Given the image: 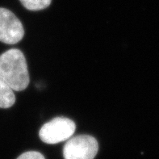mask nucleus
Instances as JSON below:
<instances>
[{"instance_id":"nucleus-1","label":"nucleus","mask_w":159,"mask_h":159,"mask_svg":"<svg viewBox=\"0 0 159 159\" xmlns=\"http://www.w3.org/2000/svg\"><path fill=\"white\" fill-rule=\"evenodd\" d=\"M0 79L13 91H21L28 87L30 79L24 53L11 48L0 55Z\"/></svg>"},{"instance_id":"nucleus-2","label":"nucleus","mask_w":159,"mask_h":159,"mask_svg":"<svg viewBox=\"0 0 159 159\" xmlns=\"http://www.w3.org/2000/svg\"><path fill=\"white\" fill-rule=\"evenodd\" d=\"M76 125L66 117H56L43 125L40 132V140L47 144H57L69 140L75 133Z\"/></svg>"},{"instance_id":"nucleus-3","label":"nucleus","mask_w":159,"mask_h":159,"mask_svg":"<svg viewBox=\"0 0 159 159\" xmlns=\"http://www.w3.org/2000/svg\"><path fill=\"white\" fill-rule=\"evenodd\" d=\"M99 150V144L95 137L79 135L69 139L64 148L65 159H94Z\"/></svg>"},{"instance_id":"nucleus-4","label":"nucleus","mask_w":159,"mask_h":159,"mask_svg":"<svg viewBox=\"0 0 159 159\" xmlns=\"http://www.w3.org/2000/svg\"><path fill=\"white\" fill-rule=\"evenodd\" d=\"M24 36L23 24L16 15L6 8L0 7V41L14 44Z\"/></svg>"},{"instance_id":"nucleus-5","label":"nucleus","mask_w":159,"mask_h":159,"mask_svg":"<svg viewBox=\"0 0 159 159\" xmlns=\"http://www.w3.org/2000/svg\"><path fill=\"white\" fill-rule=\"evenodd\" d=\"M16 102L14 91L0 79V108H8Z\"/></svg>"},{"instance_id":"nucleus-6","label":"nucleus","mask_w":159,"mask_h":159,"mask_svg":"<svg viewBox=\"0 0 159 159\" xmlns=\"http://www.w3.org/2000/svg\"><path fill=\"white\" fill-rule=\"evenodd\" d=\"M24 7L29 11H40L50 6L52 0H20Z\"/></svg>"},{"instance_id":"nucleus-7","label":"nucleus","mask_w":159,"mask_h":159,"mask_svg":"<svg viewBox=\"0 0 159 159\" xmlns=\"http://www.w3.org/2000/svg\"><path fill=\"white\" fill-rule=\"evenodd\" d=\"M17 159H45L44 156L39 152L29 151L22 153Z\"/></svg>"}]
</instances>
